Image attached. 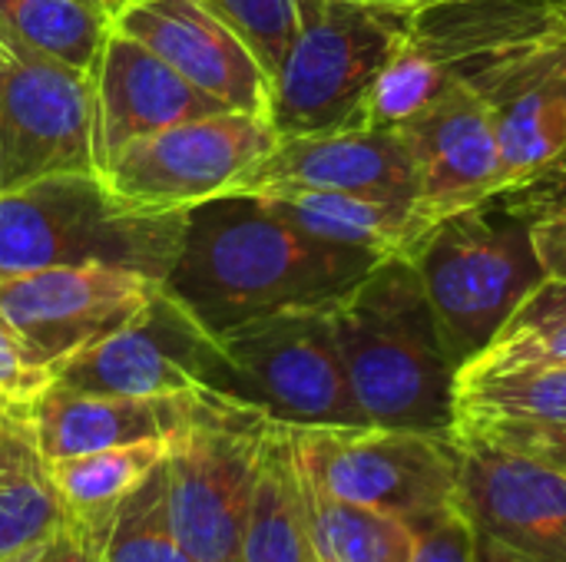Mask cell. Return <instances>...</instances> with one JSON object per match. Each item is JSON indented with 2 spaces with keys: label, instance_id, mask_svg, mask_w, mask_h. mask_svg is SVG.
<instances>
[{
  "label": "cell",
  "instance_id": "1",
  "mask_svg": "<svg viewBox=\"0 0 566 562\" xmlns=\"http://www.w3.org/2000/svg\"><path fill=\"white\" fill-rule=\"evenodd\" d=\"M381 255L328 242L249 192L216 195L186 212L182 248L166 288L212 331L285 308L332 305Z\"/></svg>",
  "mask_w": 566,
  "mask_h": 562
},
{
  "label": "cell",
  "instance_id": "2",
  "mask_svg": "<svg viewBox=\"0 0 566 562\" xmlns=\"http://www.w3.org/2000/svg\"><path fill=\"white\" fill-rule=\"evenodd\" d=\"M352 394L371 427L454 437L458 364L408 258H381L332 301Z\"/></svg>",
  "mask_w": 566,
  "mask_h": 562
},
{
  "label": "cell",
  "instance_id": "3",
  "mask_svg": "<svg viewBox=\"0 0 566 562\" xmlns=\"http://www.w3.org/2000/svg\"><path fill=\"white\" fill-rule=\"evenodd\" d=\"M408 262L458 371L481 358L547 282L531 242V219L511 192L438 219Z\"/></svg>",
  "mask_w": 566,
  "mask_h": 562
},
{
  "label": "cell",
  "instance_id": "4",
  "mask_svg": "<svg viewBox=\"0 0 566 562\" xmlns=\"http://www.w3.org/2000/svg\"><path fill=\"white\" fill-rule=\"evenodd\" d=\"M186 212H139L99 176L70 172L0 192V278L53 265H116L166 282Z\"/></svg>",
  "mask_w": 566,
  "mask_h": 562
},
{
  "label": "cell",
  "instance_id": "5",
  "mask_svg": "<svg viewBox=\"0 0 566 562\" xmlns=\"http://www.w3.org/2000/svg\"><path fill=\"white\" fill-rule=\"evenodd\" d=\"M209 391L292 427H365L338 351L332 305L285 308L216 335Z\"/></svg>",
  "mask_w": 566,
  "mask_h": 562
},
{
  "label": "cell",
  "instance_id": "6",
  "mask_svg": "<svg viewBox=\"0 0 566 562\" xmlns=\"http://www.w3.org/2000/svg\"><path fill=\"white\" fill-rule=\"evenodd\" d=\"M411 13L345 0H312L269 93L279 136L352 129L381 66L405 43Z\"/></svg>",
  "mask_w": 566,
  "mask_h": 562
},
{
  "label": "cell",
  "instance_id": "7",
  "mask_svg": "<svg viewBox=\"0 0 566 562\" xmlns=\"http://www.w3.org/2000/svg\"><path fill=\"white\" fill-rule=\"evenodd\" d=\"M269 421L216 394L189 427L169 437L163 460L169 523L199 562H239Z\"/></svg>",
  "mask_w": 566,
  "mask_h": 562
},
{
  "label": "cell",
  "instance_id": "8",
  "mask_svg": "<svg viewBox=\"0 0 566 562\" xmlns=\"http://www.w3.org/2000/svg\"><path fill=\"white\" fill-rule=\"evenodd\" d=\"M302 470L332 497L401 517L415 527L458 503L454 437L388 427H292Z\"/></svg>",
  "mask_w": 566,
  "mask_h": 562
},
{
  "label": "cell",
  "instance_id": "9",
  "mask_svg": "<svg viewBox=\"0 0 566 562\" xmlns=\"http://www.w3.org/2000/svg\"><path fill=\"white\" fill-rule=\"evenodd\" d=\"M279 139L265 116L226 109L129 142L99 179L129 209L189 212L235 192Z\"/></svg>",
  "mask_w": 566,
  "mask_h": 562
},
{
  "label": "cell",
  "instance_id": "10",
  "mask_svg": "<svg viewBox=\"0 0 566 562\" xmlns=\"http://www.w3.org/2000/svg\"><path fill=\"white\" fill-rule=\"evenodd\" d=\"M216 358V335L159 285L126 325L66 358L53 371V384L123 397L192 394L209 391Z\"/></svg>",
  "mask_w": 566,
  "mask_h": 562
},
{
  "label": "cell",
  "instance_id": "11",
  "mask_svg": "<svg viewBox=\"0 0 566 562\" xmlns=\"http://www.w3.org/2000/svg\"><path fill=\"white\" fill-rule=\"evenodd\" d=\"M93 73L13 56L0 66V192L70 172L96 176Z\"/></svg>",
  "mask_w": 566,
  "mask_h": 562
},
{
  "label": "cell",
  "instance_id": "12",
  "mask_svg": "<svg viewBox=\"0 0 566 562\" xmlns=\"http://www.w3.org/2000/svg\"><path fill=\"white\" fill-rule=\"evenodd\" d=\"M163 282L116 265H53L0 278V318L43 368L126 325Z\"/></svg>",
  "mask_w": 566,
  "mask_h": 562
},
{
  "label": "cell",
  "instance_id": "13",
  "mask_svg": "<svg viewBox=\"0 0 566 562\" xmlns=\"http://www.w3.org/2000/svg\"><path fill=\"white\" fill-rule=\"evenodd\" d=\"M458 76L488 106L504 192L534 182L566 159V36L491 53Z\"/></svg>",
  "mask_w": 566,
  "mask_h": 562
},
{
  "label": "cell",
  "instance_id": "14",
  "mask_svg": "<svg viewBox=\"0 0 566 562\" xmlns=\"http://www.w3.org/2000/svg\"><path fill=\"white\" fill-rule=\"evenodd\" d=\"M461 447L458 503L478 533L527 562H566V474L481 437Z\"/></svg>",
  "mask_w": 566,
  "mask_h": 562
},
{
  "label": "cell",
  "instance_id": "15",
  "mask_svg": "<svg viewBox=\"0 0 566 562\" xmlns=\"http://www.w3.org/2000/svg\"><path fill=\"white\" fill-rule=\"evenodd\" d=\"M113 26L226 109L269 119V73L245 40L202 0H123L113 10Z\"/></svg>",
  "mask_w": 566,
  "mask_h": 562
},
{
  "label": "cell",
  "instance_id": "16",
  "mask_svg": "<svg viewBox=\"0 0 566 562\" xmlns=\"http://www.w3.org/2000/svg\"><path fill=\"white\" fill-rule=\"evenodd\" d=\"M418 176V212L438 222L497 192L501 149L481 96L458 76L431 106L395 126Z\"/></svg>",
  "mask_w": 566,
  "mask_h": 562
},
{
  "label": "cell",
  "instance_id": "17",
  "mask_svg": "<svg viewBox=\"0 0 566 562\" xmlns=\"http://www.w3.org/2000/svg\"><path fill=\"white\" fill-rule=\"evenodd\" d=\"M282 189L358 192L418 209V176L395 129L282 136L279 146L235 185V192L262 195Z\"/></svg>",
  "mask_w": 566,
  "mask_h": 562
},
{
  "label": "cell",
  "instance_id": "18",
  "mask_svg": "<svg viewBox=\"0 0 566 562\" xmlns=\"http://www.w3.org/2000/svg\"><path fill=\"white\" fill-rule=\"evenodd\" d=\"M96 126H93V152L96 176L109 169V162L136 139L202 119L212 113H226L219 99L192 86L169 63H163L153 50L109 26L103 56L96 66Z\"/></svg>",
  "mask_w": 566,
  "mask_h": 562
},
{
  "label": "cell",
  "instance_id": "19",
  "mask_svg": "<svg viewBox=\"0 0 566 562\" xmlns=\"http://www.w3.org/2000/svg\"><path fill=\"white\" fill-rule=\"evenodd\" d=\"M212 391L159 394V397H123V394H83L50 384L27 414L36 454L43 464L60 457H80L106 447L172 437L189 427Z\"/></svg>",
  "mask_w": 566,
  "mask_h": 562
},
{
  "label": "cell",
  "instance_id": "20",
  "mask_svg": "<svg viewBox=\"0 0 566 562\" xmlns=\"http://www.w3.org/2000/svg\"><path fill=\"white\" fill-rule=\"evenodd\" d=\"M275 212H282L298 229L322 235L338 245L365 248L381 258H408L421 235L434 225L415 205L358 195V192H332V189H282L262 192Z\"/></svg>",
  "mask_w": 566,
  "mask_h": 562
},
{
  "label": "cell",
  "instance_id": "21",
  "mask_svg": "<svg viewBox=\"0 0 566 562\" xmlns=\"http://www.w3.org/2000/svg\"><path fill=\"white\" fill-rule=\"evenodd\" d=\"M239 562H315L289 424L269 421Z\"/></svg>",
  "mask_w": 566,
  "mask_h": 562
},
{
  "label": "cell",
  "instance_id": "22",
  "mask_svg": "<svg viewBox=\"0 0 566 562\" xmlns=\"http://www.w3.org/2000/svg\"><path fill=\"white\" fill-rule=\"evenodd\" d=\"M501 424L566 427V364L504 371L461 368L454 388V434Z\"/></svg>",
  "mask_w": 566,
  "mask_h": 562
},
{
  "label": "cell",
  "instance_id": "23",
  "mask_svg": "<svg viewBox=\"0 0 566 562\" xmlns=\"http://www.w3.org/2000/svg\"><path fill=\"white\" fill-rule=\"evenodd\" d=\"M113 10L96 0H0V40L13 56L96 76Z\"/></svg>",
  "mask_w": 566,
  "mask_h": 562
},
{
  "label": "cell",
  "instance_id": "24",
  "mask_svg": "<svg viewBox=\"0 0 566 562\" xmlns=\"http://www.w3.org/2000/svg\"><path fill=\"white\" fill-rule=\"evenodd\" d=\"M298 484L315 562H408L418 543L415 523L332 497L302 470V464Z\"/></svg>",
  "mask_w": 566,
  "mask_h": 562
},
{
  "label": "cell",
  "instance_id": "25",
  "mask_svg": "<svg viewBox=\"0 0 566 562\" xmlns=\"http://www.w3.org/2000/svg\"><path fill=\"white\" fill-rule=\"evenodd\" d=\"M66 520L27 421L0 437V562L43 543Z\"/></svg>",
  "mask_w": 566,
  "mask_h": 562
},
{
  "label": "cell",
  "instance_id": "26",
  "mask_svg": "<svg viewBox=\"0 0 566 562\" xmlns=\"http://www.w3.org/2000/svg\"><path fill=\"white\" fill-rule=\"evenodd\" d=\"M169 437L106 447L80 457H60L46 464V477L70 517L109 523L123 497H129L163 460Z\"/></svg>",
  "mask_w": 566,
  "mask_h": 562
},
{
  "label": "cell",
  "instance_id": "27",
  "mask_svg": "<svg viewBox=\"0 0 566 562\" xmlns=\"http://www.w3.org/2000/svg\"><path fill=\"white\" fill-rule=\"evenodd\" d=\"M454 79L458 73L408 33L371 83L352 129H395L431 106Z\"/></svg>",
  "mask_w": 566,
  "mask_h": 562
},
{
  "label": "cell",
  "instance_id": "28",
  "mask_svg": "<svg viewBox=\"0 0 566 562\" xmlns=\"http://www.w3.org/2000/svg\"><path fill=\"white\" fill-rule=\"evenodd\" d=\"M103 562H199L176 537L166 507V470L163 464L116 507Z\"/></svg>",
  "mask_w": 566,
  "mask_h": 562
},
{
  "label": "cell",
  "instance_id": "29",
  "mask_svg": "<svg viewBox=\"0 0 566 562\" xmlns=\"http://www.w3.org/2000/svg\"><path fill=\"white\" fill-rule=\"evenodd\" d=\"M219 20H226L245 46L255 53L269 79L279 73L289 46L295 43L312 0H202Z\"/></svg>",
  "mask_w": 566,
  "mask_h": 562
},
{
  "label": "cell",
  "instance_id": "30",
  "mask_svg": "<svg viewBox=\"0 0 566 562\" xmlns=\"http://www.w3.org/2000/svg\"><path fill=\"white\" fill-rule=\"evenodd\" d=\"M531 219V242L547 278L566 282V166L507 189Z\"/></svg>",
  "mask_w": 566,
  "mask_h": 562
},
{
  "label": "cell",
  "instance_id": "31",
  "mask_svg": "<svg viewBox=\"0 0 566 562\" xmlns=\"http://www.w3.org/2000/svg\"><path fill=\"white\" fill-rule=\"evenodd\" d=\"M53 384V371L33 361L23 341L0 318V414L27 421L36 397Z\"/></svg>",
  "mask_w": 566,
  "mask_h": 562
},
{
  "label": "cell",
  "instance_id": "32",
  "mask_svg": "<svg viewBox=\"0 0 566 562\" xmlns=\"http://www.w3.org/2000/svg\"><path fill=\"white\" fill-rule=\"evenodd\" d=\"M408 562H474V523L461 503L418 527V543Z\"/></svg>",
  "mask_w": 566,
  "mask_h": 562
},
{
  "label": "cell",
  "instance_id": "33",
  "mask_svg": "<svg viewBox=\"0 0 566 562\" xmlns=\"http://www.w3.org/2000/svg\"><path fill=\"white\" fill-rule=\"evenodd\" d=\"M454 437H481L494 441L501 447L521 450L527 457H537L566 474V427H517V424H501V427H474L461 431Z\"/></svg>",
  "mask_w": 566,
  "mask_h": 562
},
{
  "label": "cell",
  "instance_id": "34",
  "mask_svg": "<svg viewBox=\"0 0 566 562\" xmlns=\"http://www.w3.org/2000/svg\"><path fill=\"white\" fill-rule=\"evenodd\" d=\"M109 523L103 520H80L70 517L43 540L33 562H103Z\"/></svg>",
  "mask_w": 566,
  "mask_h": 562
},
{
  "label": "cell",
  "instance_id": "35",
  "mask_svg": "<svg viewBox=\"0 0 566 562\" xmlns=\"http://www.w3.org/2000/svg\"><path fill=\"white\" fill-rule=\"evenodd\" d=\"M557 321H566V282H554L547 278L521 308L517 315L511 318V325L501 331H524V328H537V325H557Z\"/></svg>",
  "mask_w": 566,
  "mask_h": 562
},
{
  "label": "cell",
  "instance_id": "36",
  "mask_svg": "<svg viewBox=\"0 0 566 562\" xmlns=\"http://www.w3.org/2000/svg\"><path fill=\"white\" fill-rule=\"evenodd\" d=\"M474 562H527V560H521L514 550H507L504 543L491 540L488 533H478V530H474Z\"/></svg>",
  "mask_w": 566,
  "mask_h": 562
},
{
  "label": "cell",
  "instance_id": "37",
  "mask_svg": "<svg viewBox=\"0 0 566 562\" xmlns=\"http://www.w3.org/2000/svg\"><path fill=\"white\" fill-rule=\"evenodd\" d=\"M345 3H365V7H381V10H401V13H418L428 7L454 3V0H345Z\"/></svg>",
  "mask_w": 566,
  "mask_h": 562
},
{
  "label": "cell",
  "instance_id": "38",
  "mask_svg": "<svg viewBox=\"0 0 566 562\" xmlns=\"http://www.w3.org/2000/svg\"><path fill=\"white\" fill-rule=\"evenodd\" d=\"M40 547H43V543H36V547H30V550H23V553H17V556H10V560L3 562H33L36 560V553H40Z\"/></svg>",
  "mask_w": 566,
  "mask_h": 562
},
{
  "label": "cell",
  "instance_id": "39",
  "mask_svg": "<svg viewBox=\"0 0 566 562\" xmlns=\"http://www.w3.org/2000/svg\"><path fill=\"white\" fill-rule=\"evenodd\" d=\"M547 3H551V10H554V13L560 17V23L566 26V0H547Z\"/></svg>",
  "mask_w": 566,
  "mask_h": 562
},
{
  "label": "cell",
  "instance_id": "40",
  "mask_svg": "<svg viewBox=\"0 0 566 562\" xmlns=\"http://www.w3.org/2000/svg\"><path fill=\"white\" fill-rule=\"evenodd\" d=\"M13 421H20V417H7V414H0V437H3V431H7Z\"/></svg>",
  "mask_w": 566,
  "mask_h": 562
},
{
  "label": "cell",
  "instance_id": "41",
  "mask_svg": "<svg viewBox=\"0 0 566 562\" xmlns=\"http://www.w3.org/2000/svg\"><path fill=\"white\" fill-rule=\"evenodd\" d=\"M10 60H13V53H10V50L3 46V40H0V66H3V63H10Z\"/></svg>",
  "mask_w": 566,
  "mask_h": 562
},
{
  "label": "cell",
  "instance_id": "42",
  "mask_svg": "<svg viewBox=\"0 0 566 562\" xmlns=\"http://www.w3.org/2000/svg\"><path fill=\"white\" fill-rule=\"evenodd\" d=\"M96 3H106V7H109V10H113V3H109V0H96Z\"/></svg>",
  "mask_w": 566,
  "mask_h": 562
},
{
  "label": "cell",
  "instance_id": "43",
  "mask_svg": "<svg viewBox=\"0 0 566 562\" xmlns=\"http://www.w3.org/2000/svg\"><path fill=\"white\" fill-rule=\"evenodd\" d=\"M109 3H113V10H116V7H119V3H123V0H109Z\"/></svg>",
  "mask_w": 566,
  "mask_h": 562
},
{
  "label": "cell",
  "instance_id": "44",
  "mask_svg": "<svg viewBox=\"0 0 566 562\" xmlns=\"http://www.w3.org/2000/svg\"><path fill=\"white\" fill-rule=\"evenodd\" d=\"M560 166H566V159H564V162H560Z\"/></svg>",
  "mask_w": 566,
  "mask_h": 562
}]
</instances>
